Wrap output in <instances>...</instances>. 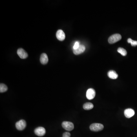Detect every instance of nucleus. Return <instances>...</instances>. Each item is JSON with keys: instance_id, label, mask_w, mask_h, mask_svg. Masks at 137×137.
Wrapping results in <instances>:
<instances>
[{"instance_id": "obj_1", "label": "nucleus", "mask_w": 137, "mask_h": 137, "mask_svg": "<svg viewBox=\"0 0 137 137\" xmlns=\"http://www.w3.org/2000/svg\"><path fill=\"white\" fill-rule=\"evenodd\" d=\"M122 39V36L118 34L112 35L108 39V42L111 44H114Z\"/></svg>"}, {"instance_id": "obj_2", "label": "nucleus", "mask_w": 137, "mask_h": 137, "mask_svg": "<svg viewBox=\"0 0 137 137\" xmlns=\"http://www.w3.org/2000/svg\"><path fill=\"white\" fill-rule=\"evenodd\" d=\"M89 128L92 131L97 132L102 130L104 128V126L101 124L95 123L92 124L90 126Z\"/></svg>"}, {"instance_id": "obj_3", "label": "nucleus", "mask_w": 137, "mask_h": 137, "mask_svg": "<svg viewBox=\"0 0 137 137\" xmlns=\"http://www.w3.org/2000/svg\"><path fill=\"white\" fill-rule=\"evenodd\" d=\"M62 126L65 129L68 131L73 130L74 128V125L71 122L66 121L63 122L62 124Z\"/></svg>"}, {"instance_id": "obj_4", "label": "nucleus", "mask_w": 137, "mask_h": 137, "mask_svg": "<svg viewBox=\"0 0 137 137\" xmlns=\"http://www.w3.org/2000/svg\"><path fill=\"white\" fill-rule=\"evenodd\" d=\"M26 126V121L24 120H21L17 122L16 124V127L18 130H23L25 129Z\"/></svg>"}, {"instance_id": "obj_5", "label": "nucleus", "mask_w": 137, "mask_h": 137, "mask_svg": "<svg viewBox=\"0 0 137 137\" xmlns=\"http://www.w3.org/2000/svg\"><path fill=\"white\" fill-rule=\"evenodd\" d=\"M96 92L95 89L93 88H89L87 90L86 93V96L89 100H92L95 96Z\"/></svg>"}, {"instance_id": "obj_6", "label": "nucleus", "mask_w": 137, "mask_h": 137, "mask_svg": "<svg viewBox=\"0 0 137 137\" xmlns=\"http://www.w3.org/2000/svg\"><path fill=\"white\" fill-rule=\"evenodd\" d=\"M34 133L38 136H42L45 135L46 131L45 129L43 127H39L35 129Z\"/></svg>"}, {"instance_id": "obj_7", "label": "nucleus", "mask_w": 137, "mask_h": 137, "mask_svg": "<svg viewBox=\"0 0 137 137\" xmlns=\"http://www.w3.org/2000/svg\"><path fill=\"white\" fill-rule=\"evenodd\" d=\"M18 55L21 59H26L28 56V54L23 49L20 48L17 50Z\"/></svg>"}, {"instance_id": "obj_8", "label": "nucleus", "mask_w": 137, "mask_h": 137, "mask_svg": "<svg viewBox=\"0 0 137 137\" xmlns=\"http://www.w3.org/2000/svg\"><path fill=\"white\" fill-rule=\"evenodd\" d=\"M56 37L58 40L61 41H62L65 38V34L62 30H58L57 31L56 33Z\"/></svg>"}, {"instance_id": "obj_9", "label": "nucleus", "mask_w": 137, "mask_h": 137, "mask_svg": "<svg viewBox=\"0 0 137 137\" xmlns=\"http://www.w3.org/2000/svg\"><path fill=\"white\" fill-rule=\"evenodd\" d=\"M135 114V111L132 109H127L125 110L124 115L127 118H130L134 116Z\"/></svg>"}, {"instance_id": "obj_10", "label": "nucleus", "mask_w": 137, "mask_h": 137, "mask_svg": "<svg viewBox=\"0 0 137 137\" xmlns=\"http://www.w3.org/2000/svg\"><path fill=\"white\" fill-rule=\"evenodd\" d=\"M85 50V46L84 45H80L77 49L74 50V53L75 55H78L84 52Z\"/></svg>"}, {"instance_id": "obj_11", "label": "nucleus", "mask_w": 137, "mask_h": 137, "mask_svg": "<svg viewBox=\"0 0 137 137\" xmlns=\"http://www.w3.org/2000/svg\"><path fill=\"white\" fill-rule=\"evenodd\" d=\"M49 61L48 57L47 54L45 53H43L40 56V61L43 64H45L48 63Z\"/></svg>"}, {"instance_id": "obj_12", "label": "nucleus", "mask_w": 137, "mask_h": 137, "mask_svg": "<svg viewBox=\"0 0 137 137\" xmlns=\"http://www.w3.org/2000/svg\"><path fill=\"white\" fill-rule=\"evenodd\" d=\"M108 77L110 78L113 79H116L118 77V75L115 71L111 70L108 72L107 73Z\"/></svg>"}, {"instance_id": "obj_13", "label": "nucleus", "mask_w": 137, "mask_h": 137, "mask_svg": "<svg viewBox=\"0 0 137 137\" xmlns=\"http://www.w3.org/2000/svg\"><path fill=\"white\" fill-rule=\"evenodd\" d=\"M94 106L92 103L91 102H87L83 106V108L85 110H89L93 108Z\"/></svg>"}, {"instance_id": "obj_14", "label": "nucleus", "mask_w": 137, "mask_h": 137, "mask_svg": "<svg viewBox=\"0 0 137 137\" xmlns=\"http://www.w3.org/2000/svg\"><path fill=\"white\" fill-rule=\"evenodd\" d=\"M117 51L118 53L121 54V55L123 56H125L127 55V51L124 48H121V47L118 48L117 50Z\"/></svg>"}, {"instance_id": "obj_15", "label": "nucleus", "mask_w": 137, "mask_h": 137, "mask_svg": "<svg viewBox=\"0 0 137 137\" xmlns=\"http://www.w3.org/2000/svg\"><path fill=\"white\" fill-rule=\"evenodd\" d=\"M8 89L7 86L4 84H1L0 85V92L3 93L7 91Z\"/></svg>"}, {"instance_id": "obj_16", "label": "nucleus", "mask_w": 137, "mask_h": 137, "mask_svg": "<svg viewBox=\"0 0 137 137\" xmlns=\"http://www.w3.org/2000/svg\"><path fill=\"white\" fill-rule=\"evenodd\" d=\"M128 42V43H130L132 46H137V41L133 40L131 38H129L127 40Z\"/></svg>"}, {"instance_id": "obj_17", "label": "nucleus", "mask_w": 137, "mask_h": 137, "mask_svg": "<svg viewBox=\"0 0 137 137\" xmlns=\"http://www.w3.org/2000/svg\"><path fill=\"white\" fill-rule=\"evenodd\" d=\"M80 45L79 44V42H76L75 43V44H74V50L77 49L79 47Z\"/></svg>"}, {"instance_id": "obj_18", "label": "nucleus", "mask_w": 137, "mask_h": 137, "mask_svg": "<svg viewBox=\"0 0 137 137\" xmlns=\"http://www.w3.org/2000/svg\"><path fill=\"white\" fill-rule=\"evenodd\" d=\"M71 134L69 132H65L63 134L62 137H70Z\"/></svg>"}]
</instances>
